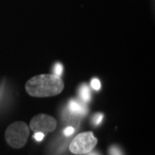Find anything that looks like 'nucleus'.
Here are the masks:
<instances>
[{
  "mask_svg": "<svg viewBox=\"0 0 155 155\" xmlns=\"http://www.w3.org/2000/svg\"><path fill=\"white\" fill-rule=\"evenodd\" d=\"M64 89V82L55 74H41L28 79L25 90L35 97H48L59 95Z\"/></svg>",
  "mask_w": 155,
  "mask_h": 155,
  "instance_id": "1",
  "label": "nucleus"
},
{
  "mask_svg": "<svg viewBox=\"0 0 155 155\" xmlns=\"http://www.w3.org/2000/svg\"><path fill=\"white\" fill-rule=\"evenodd\" d=\"M29 136V127L24 122H17L11 123L6 128L5 138L6 142L11 147L19 149L23 147Z\"/></svg>",
  "mask_w": 155,
  "mask_h": 155,
  "instance_id": "2",
  "label": "nucleus"
},
{
  "mask_svg": "<svg viewBox=\"0 0 155 155\" xmlns=\"http://www.w3.org/2000/svg\"><path fill=\"white\" fill-rule=\"evenodd\" d=\"M97 144V139L92 132H84L78 134L72 140L69 150L73 154L83 155L90 153Z\"/></svg>",
  "mask_w": 155,
  "mask_h": 155,
  "instance_id": "3",
  "label": "nucleus"
},
{
  "mask_svg": "<svg viewBox=\"0 0 155 155\" xmlns=\"http://www.w3.org/2000/svg\"><path fill=\"white\" fill-rule=\"evenodd\" d=\"M57 121L53 116L47 114H38L35 116L29 122V127L34 133H50L54 131Z\"/></svg>",
  "mask_w": 155,
  "mask_h": 155,
  "instance_id": "4",
  "label": "nucleus"
},
{
  "mask_svg": "<svg viewBox=\"0 0 155 155\" xmlns=\"http://www.w3.org/2000/svg\"><path fill=\"white\" fill-rule=\"evenodd\" d=\"M68 110H69V112H71L76 116L77 115L83 116V115H85L87 112V107L83 104H81L80 102H78V100L71 99L68 104Z\"/></svg>",
  "mask_w": 155,
  "mask_h": 155,
  "instance_id": "5",
  "label": "nucleus"
},
{
  "mask_svg": "<svg viewBox=\"0 0 155 155\" xmlns=\"http://www.w3.org/2000/svg\"><path fill=\"white\" fill-rule=\"evenodd\" d=\"M79 95L81 99L84 102H89L91 98V93H90V89L87 84H82L79 89Z\"/></svg>",
  "mask_w": 155,
  "mask_h": 155,
  "instance_id": "6",
  "label": "nucleus"
},
{
  "mask_svg": "<svg viewBox=\"0 0 155 155\" xmlns=\"http://www.w3.org/2000/svg\"><path fill=\"white\" fill-rule=\"evenodd\" d=\"M91 85L96 91H98L101 88V84H100V81L97 78H93L91 82Z\"/></svg>",
  "mask_w": 155,
  "mask_h": 155,
  "instance_id": "7",
  "label": "nucleus"
},
{
  "mask_svg": "<svg viewBox=\"0 0 155 155\" xmlns=\"http://www.w3.org/2000/svg\"><path fill=\"white\" fill-rule=\"evenodd\" d=\"M103 118H104V115H103L102 113H97V114H96L94 116V117H93V123H94L95 125H98L100 122H102Z\"/></svg>",
  "mask_w": 155,
  "mask_h": 155,
  "instance_id": "8",
  "label": "nucleus"
},
{
  "mask_svg": "<svg viewBox=\"0 0 155 155\" xmlns=\"http://www.w3.org/2000/svg\"><path fill=\"white\" fill-rule=\"evenodd\" d=\"M54 72L55 75L61 77V73L63 72V67H62V65L60 64V63H57L55 66H54Z\"/></svg>",
  "mask_w": 155,
  "mask_h": 155,
  "instance_id": "9",
  "label": "nucleus"
},
{
  "mask_svg": "<svg viewBox=\"0 0 155 155\" xmlns=\"http://www.w3.org/2000/svg\"><path fill=\"white\" fill-rule=\"evenodd\" d=\"M109 152H110V155H122V152L116 147H111Z\"/></svg>",
  "mask_w": 155,
  "mask_h": 155,
  "instance_id": "10",
  "label": "nucleus"
},
{
  "mask_svg": "<svg viewBox=\"0 0 155 155\" xmlns=\"http://www.w3.org/2000/svg\"><path fill=\"white\" fill-rule=\"evenodd\" d=\"M74 131H75L74 127H71V126H68V127H67L64 129L63 133H64V134H65L66 136H71L72 134L74 133Z\"/></svg>",
  "mask_w": 155,
  "mask_h": 155,
  "instance_id": "11",
  "label": "nucleus"
},
{
  "mask_svg": "<svg viewBox=\"0 0 155 155\" xmlns=\"http://www.w3.org/2000/svg\"><path fill=\"white\" fill-rule=\"evenodd\" d=\"M44 134L43 133H40V132H37V133H35V135H34V138L37 141H41L42 140L43 138H44Z\"/></svg>",
  "mask_w": 155,
  "mask_h": 155,
  "instance_id": "12",
  "label": "nucleus"
},
{
  "mask_svg": "<svg viewBox=\"0 0 155 155\" xmlns=\"http://www.w3.org/2000/svg\"><path fill=\"white\" fill-rule=\"evenodd\" d=\"M89 155H98L97 153H91V154H89Z\"/></svg>",
  "mask_w": 155,
  "mask_h": 155,
  "instance_id": "13",
  "label": "nucleus"
}]
</instances>
